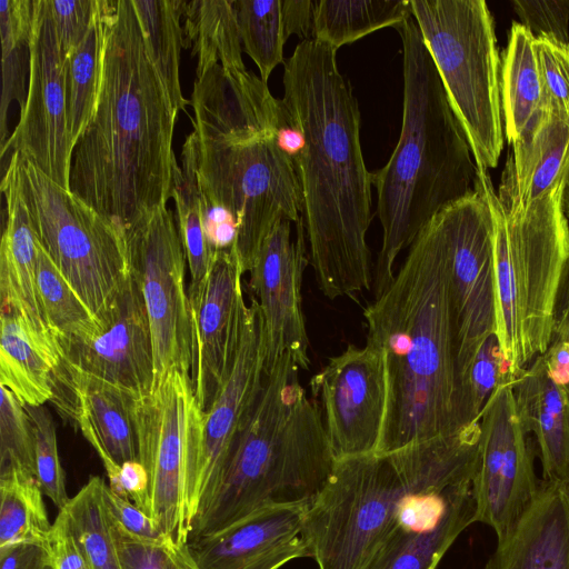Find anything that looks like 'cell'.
Listing matches in <instances>:
<instances>
[{
  "label": "cell",
  "instance_id": "1",
  "mask_svg": "<svg viewBox=\"0 0 569 569\" xmlns=\"http://www.w3.org/2000/svg\"><path fill=\"white\" fill-rule=\"evenodd\" d=\"M282 108L301 132L295 163L303 196V224L319 290L330 300L373 286L367 243L371 172L360 142V110L337 50L301 41L283 62Z\"/></svg>",
  "mask_w": 569,
  "mask_h": 569
},
{
  "label": "cell",
  "instance_id": "2",
  "mask_svg": "<svg viewBox=\"0 0 569 569\" xmlns=\"http://www.w3.org/2000/svg\"><path fill=\"white\" fill-rule=\"evenodd\" d=\"M103 48L91 121L77 141L70 190L123 230L171 198L179 112L148 56L131 0H101Z\"/></svg>",
  "mask_w": 569,
  "mask_h": 569
},
{
  "label": "cell",
  "instance_id": "3",
  "mask_svg": "<svg viewBox=\"0 0 569 569\" xmlns=\"http://www.w3.org/2000/svg\"><path fill=\"white\" fill-rule=\"evenodd\" d=\"M367 343L383 356L387 400L375 453L468 427L458 367L447 241L437 213L390 286L363 311Z\"/></svg>",
  "mask_w": 569,
  "mask_h": 569
},
{
  "label": "cell",
  "instance_id": "4",
  "mask_svg": "<svg viewBox=\"0 0 569 569\" xmlns=\"http://www.w3.org/2000/svg\"><path fill=\"white\" fill-rule=\"evenodd\" d=\"M402 41L403 104L398 143L371 172L382 243L373 270L378 298L395 278L398 254L443 208L476 190L477 166L420 29L398 26Z\"/></svg>",
  "mask_w": 569,
  "mask_h": 569
},
{
  "label": "cell",
  "instance_id": "5",
  "mask_svg": "<svg viewBox=\"0 0 569 569\" xmlns=\"http://www.w3.org/2000/svg\"><path fill=\"white\" fill-rule=\"evenodd\" d=\"M480 425L386 453L336 460L302 538L319 569H368L412 492L475 478Z\"/></svg>",
  "mask_w": 569,
  "mask_h": 569
},
{
  "label": "cell",
  "instance_id": "6",
  "mask_svg": "<svg viewBox=\"0 0 569 569\" xmlns=\"http://www.w3.org/2000/svg\"><path fill=\"white\" fill-rule=\"evenodd\" d=\"M300 370L284 355L266 373L254 410L199 510L189 539L221 530L263 508L310 505L323 488L336 458L320 409L300 382Z\"/></svg>",
  "mask_w": 569,
  "mask_h": 569
},
{
  "label": "cell",
  "instance_id": "7",
  "mask_svg": "<svg viewBox=\"0 0 569 569\" xmlns=\"http://www.w3.org/2000/svg\"><path fill=\"white\" fill-rule=\"evenodd\" d=\"M478 181L493 219L497 330L511 380L550 343L558 286L569 260L566 183L520 212L502 209L488 171Z\"/></svg>",
  "mask_w": 569,
  "mask_h": 569
},
{
  "label": "cell",
  "instance_id": "8",
  "mask_svg": "<svg viewBox=\"0 0 569 569\" xmlns=\"http://www.w3.org/2000/svg\"><path fill=\"white\" fill-rule=\"evenodd\" d=\"M191 106L193 130L186 138L181 158L191 164L202 198L234 217L233 249L243 272H249L276 223L282 219L295 223L302 216L295 160L276 134L264 136L203 102Z\"/></svg>",
  "mask_w": 569,
  "mask_h": 569
},
{
  "label": "cell",
  "instance_id": "9",
  "mask_svg": "<svg viewBox=\"0 0 569 569\" xmlns=\"http://www.w3.org/2000/svg\"><path fill=\"white\" fill-rule=\"evenodd\" d=\"M426 47L478 169L498 164L503 148L501 59L483 0H410Z\"/></svg>",
  "mask_w": 569,
  "mask_h": 569
},
{
  "label": "cell",
  "instance_id": "10",
  "mask_svg": "<svg viewBox=\"0 0 569 569\" xmlns=\"http://www.w3.org/2000/svg\"><path fill=\"white\" fill-rule=\"evenodd\" d=\"M9 163L38 241L101 322L130 274L124 230L19 152Z\"/></svg>",
  "mask_w": 569,
  "mask_h": 569
},
{
  "label": "cell",
  "instance_id": "11",
  "mask_svg": "<svg viewBox=\"0 0 569 569\" xmlns=\"http://www.w3.org/2000/svg\"><path fill=\"white\" fill-rule=\"evenodd\" d=\"M138 457L148 473V516L166 537L187 543L184 510L191 493L202 410L190 375L173 370L136 400Z\"/></svg>",
  "mask_w": 569,
  "mask_h": 569
},
{
  "label": "cell",
  "instance_id": "12",
  "mask_svg": "<svg viewBox=\"0 0 569 569\" xmlns=\"http://www.w3.org/2000/svg\"><path fill=\"white\" fill-rule=\"evenodd\" d=\"M124 236L130 270L141 288L150 322L153 386L173 370L191 376L193 325L187 260L173 211L159 207L126 228Z\"/></svg>",
  "mask_w": 569,
  "mask_h": 569
},
{
  "label": "cell",
  "instance_id": "13",
  "mask_svg": "<svg viewBox=\"0 0 569 569\" xmlns=\"http://www.w3.org/2000/svg\"><path fill=\"white\" fill-rule=\"evenodd\" d=\"M438 214L447 241L458 367L463 389L466 373L478 349L497 330L493 219L478 177L472 193L450 203Z\"/></svg>",
  "mask_w": 569,
  "mask_h": 569
},
{
  "label": "cell",
  "instance_id": "14",
  "mask_svg": "<svg viewBox=\"0 0 569 569\" xmlns=\"http://www.w3.org/2000/svg\"><path fill=\"white\" fill-rule=\"evenodd\" d=\"M512 380L500 385L481 415L473 479L476 522L503 537L535 500L541 481L529 433L519 419Z\"/></svg>",
  "mask_w": 569,
  "mask_h": 569
},
{
  "label": "cell",
  "instance_id": "15",
  "mask_svg": "<svg viewBox=\"0 0 569 569\" xmlns=\"http://www.w3.org/2000/svg\"><path fill=\"white\" fill-rule=\"evenodd\" d=\"M27 100L4 148L19 152L47 177L70 189L73 146L68 132L64 58L48 0H34Z\"/></svg>",
  "mask_w": 569,
  "mask_h": 569
},
{
  "label": "cell",
  "instance_id": "16",
  "mask_svg": "<svg viewBox=\"0 0 569 569\" xmlns=\"http://www.w3.org/2000/svg\"><path fill=\"white\" fill-rule=\"evenodd\" d=\"M310 387L336 460L375 453L387 400L382 352L370 343L348 345Z\"/></svg>",
  "mask_w": 569,
  "mask_h": 569
},
{
  "label": "cell",
  "instance_id": "17",
  "mask_svg": "<svg viewBox=\"0 0 569 569\" xmlns=\"http://www.w3.org/2000/svg\"><path fill=\"white\" fill-rule=\"evenodd\" d=\"M264 376L263 321L258 302L252 297L246 309L231 370L211 407L202 412L194 480L184 511L189 536L233 443L254 410Z\"/></svg>",
  "mask_w": 569,
  "mask_h": 569
},
{
  "label": "cell",
  "instance_id": "18",
  "mask_svg": "<svg viewBox=\"0 0 569 569\" xmlns=\"http://www.w3.org/2000/svg\"><path fill=\"white\" fill-rule=\"evenodd\" d=\"M282 219L262 242L249 271L250 288L264 329V373L284 355L309 370V339L302 312V274L308 263L302 216L296 223Z\"/></svg>",
  "mask_w": 569,
  "mask_h": 569
},
{
  "label": "cell",
  "instance_id": "19",
  "mask_svg": "<svg viewBox=\"0 0 569 569\" xmlns=\"http://www.w3.org/2000/svg\"><path fill=\"white\" fill-rule=\"evenodd\" d=\"M92 336L59 340L58 371L81 373L140 398L151 392L154 358L150 322L141 288L130 274Z\"/></svg>",
  "mask_w": 569,
  "mask_h": 569
},
{
  "label": "cell",
  "instance_id": "20",
  "mask_svg": "<svg viewBox=\"0 0 569 569\" xmlns=\"http://www.w3.org/2000/svg\"><path fill=\"white\" fill-rule=\"evenodd\" d=\"M243 273L233 248L216 251L201 298L191 309V379L202 412L211 407L237 353L247 309L241 283Z\"/></svg>",
  "mask_w": 569,
  "mask_h": 569
},
{
  "label": "cell",
  "instance_id": "21",
  "mask_svg": "<svg viewBox=\"0 0 569 569\" xmlns=\"http://www.w3.org/2000/svg\"><path fill=\"white\" fill-rule=\"evenodd\" d=\"M475 522L473 479L415 491L401 503L397 527L368 569H436Z\"/></svg>",
  "mask_w": 569,
  "mask_h": 569
},
{
  "label": "cell",
  "instance_id": "22",
  "mask_svg": "<svg viewBox=\"0 0 569 569\" xmlns=\"http://www.w3.org/2000/svg\"><path fill=\"white\" fill-rule=\"evenodd\" d=\"M308 503L260 509L188 546L200 569H280L310 557L301 531Z\"/></svg>",
  "mask_w": 569,
  "mask_h": 569
},
{
  "label": "cell",
  "instance_id": "23",
  "mask_svg": "<svg viewBox=\"0 0 569 569\" xmlns=\"http://www.w3.org/2000/svg\"><path fill=\"white\" fill-rule=\"evenodd\" d=\"M138 397L117 386L81 373L58 371L54 402L60 415L73 420L106 469L109 486L120 467L139 461L134 405Z\"/></svg>",
  "mask_w": 569,
  "mask_h": 569
},
{
  "label": "cell",
  "instance_id": "24",
  "mask_svg": "<svg viewBox=\"0 0 569 569\" xmlns=\"http://www.w3.org/2000/svg\"><path fill=\"white\" fill-rule=\"evenodd\" d=\"M482 569H569V485L542 480Z\"/></svg>",
  "mask_w": 569,
  "mask_h": 569
},
{
  "label": "cell",
  "instance_id": "25",
  "mask_svg": "<svg viewBox=\"0 0 569 569\" xmlns=\"http://www.w3.org/2000/svg\"><path fill=\"white\" fill-rule=\"evenodd\" d=\"M511 383L521 425L537 441L542 480L569 485V385L550 377L542 355Z\"/></svg>",
  "mask_w": 569,
  "mask_h": 569
},
{
  "label": "cell",
  "instance_id": "26",
  "mask_svg": "<svg viewBox=\"0 0 569 569\" xmlns=\"http://www.w3.org/2000/svg\"><path fill=\"white\" fill-rule=\"evenodd\" d=\"M511 147L497 193L503 210L523 211L556 186L569 188V117L547 113Z\"/></svg>",
  "mask_w": 569,
  "mask_h": 569
},
{
  "label": "cell",
  "instance_id": "27",
  "mask_svg": "<svg viewBox=\"0 0 569 569\" xmlns=\"http://www.w3.org/2000/svg\"><path fill=\"white\" fill-rule=\"evenodd\" d=\"M0 386L23 405L51 401L62 360L58 337L14 310H1Z\"/></svg>",
  "mask_w": 569,
  "mask_h": 569
},
{
  "label": "cell",
  "instance_id": "28",
  "mask_svg": "<svg viewBox=\"0 0 569 569\" xmlns=\"http://www.w3.org/2000/svg\"><path fill=\"white\" fill-rule=\"evenodd\" d=\"M6 223L0 246L1 310H14L46 326L37 288L38 239L11 164L2 176Z\"/></svg>",
  "mask_w": 569,
  "mask_h": 569
},
{
  "label": "cell",
  "instance_id": "29",
  "mask_svg": "<svg viewBox=\"0 0 569 569\" xmlns=\"http://www.w3.org/2000/svg\"><path fill=\"white\" fill-rule=\"evenodd\" d=\"M535 41L529 29L511 23L500 70L501 113L509 144L530 134L549 113L543 108Z\"/></svg>",
  "mask_w": 569,
  "mask_h": 569
},
{
  "label": "cell",
  "instance_id": "30",
  "mask_svg": "<svg viewBox=\"0 0 569 569\" xmlns=\"http://www.w3.org/2000/svg\"><path fill=\"white\" fill-rule=\"evenodd\" d=\"M183 48L197 56V79L216 64L242 71V48L234 0L183 1Z\"/></svg>",
  "mask_w": 569,
  "mask_h": 569
},
{
  "label": "cell",
  "instance_id": "31",
  "mask_svg": "<svg viewBox=\"0 0 569 569\" xmlns=\"http://www.w3.org/2000/svg\"><path fill=\"white\" fill-rule=\"evenodd\" d=\"M411 17L409 0H320L313 39L338 50L377 30L397 28Z\"/></svg>",
  "mask_w": 569,
  "mask_h": 569
},
{
  "label": "cell",
  "instance_id": "32",
  "mask_svg": "<svg viewBox=\"0 0 569 569\" xmlns=\"http://www.w3.org/2000/svg\"><path fill=\"white\" fill-rule=\"evenodd\" d=\"M51 527L36 476L0 467V551L20 543L44 546Z\"/></svg>",
  "mask_w": 569,
  "mask_h": 569
},
{
  "label": "cell",
  "instance_id": "33",
  "mask_svg": "<svg viewBox=\"0 0 569 569\" xmlns=\"http://www.w3.org/2000/svg\"><path fill=\"white\" fill-rule=\"evenodd\" d=\"M143 33L149 58L161 77L174 109L190 103L180 84V56L183 48L184 0H131Z\"/></svg>",
  "mask_w": 569,
  "mask_h": 569
},
{
  "label": "cell",
  "instance_id": "34",
  "mask_svg": "<svg viewBox=\"0 0 569 569\" xmlns=\"http://www.w3.org/2000/svg\"><path fill=\"white\" fill-rule=\"evenodd\" d=\"M172 167L171 198L176 204V219L190 273L188 287L191 309L203 292L216 250L211 247L203 222L202 196L191 164L182 159Z\"/></svg>",
  "mask_w": 569,
  "mask_h": 569
},
{
  "label": "cell",
  "instance_id": "35",
  "mask_svg": "<svg viewBox=\"0 0 569 569\" xmlns=\"http://www.w3.org/2000/svg\"><path fill=\"white\" fill-rule=\"evenodd\" d=\"M34 0L0 1V37L2 48V93L0 106L1 150L8 140L7 118L13 100L23 108L27 93L26 61L33 27Z\"/></svg>",
  "mask_w": 569,
  "mask_h": 569
},
{
  "label": "cell",
  "instance_id": "36",
  "mask_svg": "<svg viewBox=\"0 0 569 569\" xmlns=\"http://www.w3.org/2000/svg\"><path fill=\"white\" fill-rule=\"evenodd\" d=\"M101 0L98 14L82 42L64 59L68 132L74 148L92 119L103 48Z\"/></svg>",
  "mask_w": 569,
  "mask_h": 569
},
{
  "label": "cell",
  "instance_id": "37",
  "mask_svg": "<svg viewBox=\"0 0 569 569\" xmlns=\"http://www.w3.org/2000/svg\"><path fill=\"white\" fill-rule=\"evenodd\" d=\"M37 288L46 323L59 340L92 336L101 327L38 241Z\"/></svg>",
  "mask_w": 569,
  "mask_h": 569
},
{
  "label": "cell",
  "instance_id": "38",
  "mask_svg": "<svg viewBox=\"0 0 569 569\" xmlns=\"http://www.w3.org/2000/svg\"><path fill=\"white\" fill-rule=\"evenodd\" d=\"M104 485L101 477H91L63 509L92 569H121L111 518L103 500Z\"/></svg>",
  "mask_w": 569,
  "mask_h": 569
},
{
  "label": "cell",
  "instance_id": "39",
  "mask_svg": "<svg viewBox=\"0 0 569 569\" xmlns=\"http://www.w3.org/2000/svg\"><path fill=\"white\" fill-rule=\"evenodd\" d=\"M241 42L267 82L283 61L282 0H234Z\"/></svg>",
  "mask_w": 569,
  "mask_h": 569
},
{
  "label": "cell",
  "instance_id": "40",
  "mask_svg": "<svg viewBox=\"0 0 569 569\" xmlns=\"http://www.w3.org/2000/svg\"><path fill=\"white\" fill-rule=\"evenodd\" d=\"M511 380L497 335L489 336L478 349L463 380V409L467 425L480 421L495 391Z\"/></svg>",
  "mask_w": 569,
  "mask_h": 569
},
{
  "label": "cell",
  "instance_id": "41",
  "mask_svg": "<svg viewBox=\"0 0 569 569\" xmlns=\"http://www.w3.org/2000/svg\"><path fill=\"white\" fill-rule=\"evenodd\" d=\"M31 418L36 440V479L54 506L62 510L70 499L66 476L59 458L56 426L50 411L43 406L24 405Z\"/></svg>",
  "mask_w": 569,
  "mask_h": 569
},
{
  "label": "cell",
  "instance_id": "42",
  "mask_svg": "<svg viewBox=\"0 0 569 569\" xmlns=\"http://www.w3.org/2000/svg\"><path fill=\"white\" fill-rule=\"evenodd\" d=\"M0 467L17 466L36 476V440L24 405L0 386Z\"/></svg>",
  "mask_w": 569,
  "mask_h": 569
},
{
  "label": "cell",
  "instance_id": "43",
  "mask_svg": "<svg viewBox=\"0 0 569 569\" xmlns=\"http://www.w3.org/2000/svg\"><path fill=\"white\" fill-rule=\"evenodd\" d=\"M535 50L546 112L569 117V43L550 36L536 37Z\"/></svg>",
  "mask_w": 569,
  "mask_h": 569
},
{
  "label": "cell",
  "instance_id": "44",
  "mask_svg": "<svg viewBox=\"0 0 569 569\" xmlns=\"http://www.w3.org/2000/svg\"><path fill=\"white\" fill-rule=\"evenodd\" d=\"M57 38L66 59L86 38L100 7V0H48Z\"/></svg>",
  "mask_w": 569,
  "mask_h": 569
},
{
  "label": "cell",
  "instance_id": "45",
  "mask_svg": "<svg viewBox=\"0 0 569 569\" xmlns=\"http://www.w3.org/2000/svg\"><path fill=\"white\" fill-rule=\"evenodd\" d=\"M111 522L121 569H172L170 543L173 539H142L112 519Z\"/></svg>",
  "mask_w": 569,
  "mask_h": 569
},
{
  "label": "cell",
  "instance_id": "46",
  "mask_svg": "<svg viewBox=\"0 0 569 569\" xmlns=\"http://www.w3.org/2000/svg\"><path fill=\"white\" fill-rule=\"evenodd\" d=\"M511 4L535 37L550 36L569 43V0H512Z\"/></svg>",
  "mask_w": 569,
  "mask_h": 569
},
{
  "label": "cell",
  "instance_id": "47",
  "mask_svg": "<svg viewBox=\"0 0 569 569\" xmlns=\"http://www.w3.org/2000/svg\"><path fill=\"white\" fill-rule=\"evenodd\" d=\"M44 548L52 569H92L71 530L64 509L59 510Z\"/></svg>",
  "mask_w": 569,
  "mask_h": 569
},
{
  "label": "cell",
  "instance_id": "48",
  "mask_svg": "<svg viewBox=\"0 0 569 569\" xmlns=\"http://www.w3.org/2000/svg\"><path fill=\"white\" fill-rule=\"evenodd\" d=\"M103 500L111 519L128 532L148 540L172 539L164 536L160 526L130 499L103 487Z\"/></svg>",
  "mask_w": 569,
  "mask_h": 569
},
{
  "label": "cell",
  "instance_id": "49",
  "mask_svg": "<svg viewBox=\"0 0 569 569\" xmlns=\"http://www.w3.org/2000/svg\"><path fill=\"white\" fill-rule=\"evenodd\" d=\"M202 208L204 228L211 247L216 251L233 248L237 239L234 217L224 208L203 198Z\"/></svg>",
  "mask_w": 569,
  "mask_h": 569
},
{
  "label": "cell",
  "instance_id": "50",
  "mask_svg": "<svg viewBox=\"0 0 569 569\" xmlns=\"http://www.w3.org/2000/svg\"><path fill=\"white\" fill-rule=\"evenodd\" d=\"M315 1L282 0V22L284 36H298L301 41L315 38Z\"/></svg>",
  "mask_w": 569,
  "mask_h": 569
},
{
  "label": "cell",
  "instance_id": "51",
  "mask_svg": "<svg viewBox=\"0 0 569 569\" xmlns=\"http://www.w3.org/2000/svg\"><path fill=\"white\" fill-rule=\"evenodd\" d=\"M47 565L44 546L20 543L0 551V569H43Z\"/></svg>",
  "mask_w": 569,
  "mask_h": 569
},
{
  "label": "cell",
  "instance_id": "52",
  "mask_svg": "<svg viewBox=\"0 0 569 569\" xmlns=\"http://www.w3.org/2000/svg\"><path fill=\"white\" fill-rule=\"evenodd\" d=\"M569 341V260L563 269L552 312L550 343Z\"/></svg>",
  "mask_w": 569,
  "mask_h": 569
},
{
  "label": "cell",
  "instance_id": "53",
  "mask_svg": "<svg viewBox=\"0 0 569 569\" xmlns=\"http://www.w3.org/2000/svg\"><path fill=\"white\" fill-rule=\"evenodd\" d=\"M542 357L550 377L556 382L569 385V341L549 343Z\"/></svg>",
  "mask_w": 569,
  "mask_h": 569
},
{
  "label": "cell",
  "instance_id": "54",
  "mask_svg": "<svg viewBox=\"0 0 569 569\" xmlns=\"http://www.w3.org/2000/svg\"><path fill=\"white\" fill-rule=\"evenodd\" d=\"M172 569H200L191 556L188 542L178 543L171 540Z\"/></svg>",
  "mask_w": 569,
  "mask_h": 569
},
{
  "label": "cell",
  "instance_id": "55",
  "mask_svg": "<svg viewBox=\"0 0 569 569\" xmlns=\"http://www.w3.org/2000/svg\"><path fill=\"white\" fill-rule=\"evenodd\" d=\"M563 210L569 221V188H567L563 193Z\"/></svg>",
  "mask_w": 569,
  "mask_h": 569
},
{
  "label": "cell",
  "instance_id": "56",
  "mask_svg": "<svg viewBox=\"0 0 569 569\" xmlns=\"http://www.w3.org/2000/svg\"><path fill=\"white\" fill-rule=\"evenodd\" d=\"M43 569H52L50 565H47Z\"/></svg>",
  "mask_w": 569,
  "mask_h": 569
}]
</instances>
